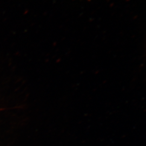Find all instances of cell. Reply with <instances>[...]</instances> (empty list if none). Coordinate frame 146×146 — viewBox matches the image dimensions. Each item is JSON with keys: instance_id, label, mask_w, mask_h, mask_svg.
Returning <instances> with one entry per match:
<instances>
[]
</instances>
